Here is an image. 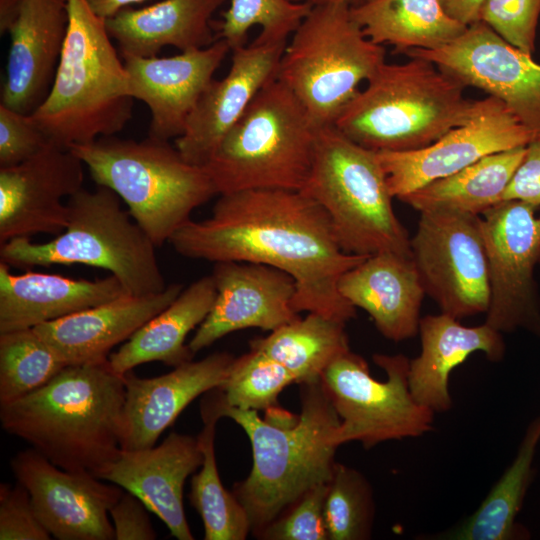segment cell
<instances>
[{"mask_svg": "<svg viewBox=\"0 0 540 540\" xmlns=\"http://www.w3.org/2000/svg\"><path fill=\"white\" fill-rule=\"evenodd\" d=\"M169 243L187 258L258 263L288 273L296 284L298 313H318L344 323L356 316L338 282L368 256L344 252L325 210L300 190L220 194L210 217L190 219Z\"/></svg>", "mask_w": 540, "mask_h": 540, "instance_id": "6da1fadb", "label": "cell"}, {"mask_svg": "<svg viewBox=\"0 0 540 540\" xmlns=\"http://www.w3.org/2000/svg\"><path fill=\"white\" fill-rule=\"evenodd\" d=\"M301 386V413L292 417L278 409L271 420H262L254 410L228 406L220 388L207 392L220 418L234 420L251 443L252 469L232 493L256 536L304 493L328 483L333 475L339 417L321 381Z\"/></svg>", "mask_w": 540, "mask_h": 540, "instance_id": "7a4b0ae2", "label": "cell"}, {"mask_svg": "<svg viewBox=\"0 0 540 540\" xmlns=\"http://www.w3.org/2000/svg\"><path fill=\"white\" fill-rule=\"evenodd\" d=\"M125 385L109 361L67 365L51 381L0 405L2 428L56 466L99 479L121 453Z\"/></svg>", "mask_w": 540, "mask_h": 540, "instance_id": "3957f363", "label": "cell"}, {"mask_svg": "<svg viewBox=\"0 0 540 540\" xmlns=\"http://www.w3.org/2000/svg\"><path fill=\"white\" fill-rule=\"evenodd\" d=\"M128 74L106 28L86 0H68L63 50L50 90L31 115L66 148L114 136L133 115Z\"/></svg>", "mask_w": 540, "mask_h": 540, "instance_id": "277c9868", "label": "cell"}, {"mask_svg": "<svg viewBox=\"0 0 540 540\" xmlns=\"http://www.w3.org/2000/svg\"><path fill=\"white\" fill-rule=\"evenodd\" d=\"M384 63L337 117L334 126L359 145L414 151L468 122L480 100L464 96L458 80L421 57Z\"/></svg>", "mask_w": 540, "mask_h": 540, "instance_id": "5b68a950", "label": "cell"}, {"mask_svg": "<svg viewBox=\"0 0 540 540\" xmlns=\"http://www.w3.org/2000/svg\"><path fill=\"white\" fill-rule=\"evenodd\" d=\"M69 148L98 186L125 202L156 247L169 242L196 208L217 195L204 167L186 161L167 140L110 136Z\"/></svg>", "mask_w": 540, "mask_h": 540, "instance_id": "8992f818", "label": "cell"}, {"mask_svg": "<svg viewBox=\"0 0 540 540\" xmlns=\"http://www.w3.org/2000/svg\"><path fill=\"white\" fill-rule=\"evenodd\" d=\"M68 224L44 243L29 237L1 244L0 259L10 267L83 264L116 277L130 295L163 291L167 285L156 256V246L121 207L119 196L98 186L68 198Z\"/></svg>", "mask_w": 540, "mask_h": 540, "instance_id": "52a82bcc", "label": "cell"}, {"mask_svg": "<svg viewBox=\"0 0 540 540\" xmlns=\"http://www.w3.org/2000/svg\"><path fill=\"white\" fill-rule=\"evenodd\" d=\"M318 127L277 78L255 96L203 166L218 195L249 189L301 190Z\"/></svg>", "mask_w": 540, "mask_h": 540, "instance_id": "ba28073f", "label": "cell"}, {"mask_svg": "<svg viewBox=\"0 0 540 540\" xmlns=\"http://www.w3.org/2000/svg\"><path fill=\"white\" fill-rule=\"evenodd\" d=\"M300 191L325 210L344 252L411 256V238L394 212L378 152L334 125L318 128L312 167Z\"/></svg>", "mask_w": 540, "mask_h": 540, "instance_id": "9c48e42d", "label": "cell"}, {"mask_svg": "<svg viewBox=\"0 0 540 540\" xmlns=\"http://www.w3.org/2000/svg\"><path fill=\"white\" fill-rule=\"evenodd\" d=\"M347 3L312 6L291 35L277 79L316 127L334 125L343 108L386 62V49L365 36Z\"/></svg>", "mask_w": 540, "mask_h": 540, "instance_id": "30bf717a", "label": "cell"}, {"mask_svg": "<svg viewBox=\"0 0 540 540\" xmlns=\"http://www.w3.org/2000/svg\"><path fill=\"white\" fill-rule=\"evenodd\" d=\"M373 360L385 371L386 381L374 379L367 362L351 350L336 358L321 377L340 420L335 435L339 446L357 441L369 449L433 430L435 413L411 393L409 359L403 354H374Z\"/></svg>", "mask_w": 540, "mask_h": 540, "instance_id": "8fae6325", "label": "cell"}, {"mask_svg": "<svg viewBox=\"0 0 540 540\" xmlns=\"http://www.w3.org/2000/svg\"><path fill=\"white\" fill-rule=\"evenodd\" d=\"M420 213L410 247L425 293L458 320L486 313L490 278L481 216L446 209Z\"/></svg>", "mask_w": 540, "mask_h": 540, "instance_id": "7c38bea8", "label": "cell"}, {"mask_svg": "<svg viewBox=\"0 0 540 540\" xmlns=\"http://www.w3.org/2000/svg\"><path fill=\"white\" fill-rule=\"evenodd\" d=\"M537 207L503 200L481 217L486 247L490 304L485 323L501 333L525 329L540 338V296L535 267L540 264Z\"/></svg>", "mask_w": 540, "mask_h": 540, "instance_id": "4fadbf2b", "label": "cell"}, {"mask_svg": "<svg viewBox=\"0 0 540 540\" xmlns=\"http://www.w3.org/2000/svg\"><path fill=\"white\" fill-rule=\"evenodd\" d=\"M465 87L502 101L528 129L540 136V64L478 21L451 43L435 50L413 49Z\"/></svg>", "mask_w": 540, "mask_h": 540, "instance_id": "5bb4252c", "label": "cell"}, {"mask_svg": "<svg viewBox=\"0 0 540 540\" xmlns=\"http://www.w3.org/2000/svg\"><path fill=\"white\" fill-rule=\"evenodd\" d=\"M538 139L540 136L525 127L502 101L487 96L468 122L429 146L414 151H380L378 156L389 190L398 199L488 155L527 146Z\"/></svg>", "mask_w": 540, "mask_h": 540, "instance_id": "9a60e30c", "label": "cell"}, {"mask_svg": "<svg viewBox=\"0 0 540 540\" xmlns=\"http://www.w3.org/2000/svg\"><path fill=\"white\" fill-rule=\"evenodd\" d=\"M10 466L53 538L115 539L109 512L124 489L88 473L61 469L33 448L18 452Z\"/></svg>", "mask_w": 540, "mask_h": 540, "instance_id": "2e32d148", "label": "cell"}, {"mask_svg": "<svg viewBox=\"0 0 540 540\" xmlns=\"http://www.w3.org/2000/svg\"><path fill=\"white\" fill-rule=\"evenodd\" d=\"M84 166L70 148L49 141L29 159L0 168V245L63 232L69 219L63 199L83 188Z\"/></svg>", "mask_w": 540, "mask_h": 540, "instance_id": "e0dca14e", "label": "cell"}, {"mask_svg": "<svg viewBox=\"0 0 540 540\" xmlns=\"http://www.w3.org/2000/svg\"><path fill=\"white\" fill-rule=\"evenodd\" d=\"M216 286L212 308L188 346L195 355L234 331H274L299 318L296 284L286 272L258 263L218 262L211 274Z\"/></svg>", "mask_w": 540, "mask_h": 540, "instance_id": "ac0fdd59", "label": "cell"}, {"mask_svg": "<svg viewBox=\"0 0 540 540\" xmlns=\"http://www.w3.org/2000/svg\"><path fill=\"white\" fill-rule=\"evenodd\" d=\"M287 42L253 40L231 50L228 73L210 82L188 117L183 134L175 139V147L186 161L205 165L258 92L277 78Z\"/></svg>", "mask_w": 540, "mask_h": 540, "instance_id": "d6986e66", "label": "cell"}, {"mask_svg": "<svg viewBox=\"0 0 540 540\" xmlns=\"http://www.w3.org/2000/svg\"><path fill=\"white\" fill-rule=\"evenodd\" d=\"M218 39L208 47L170 57L122 54L129 92L151 112L148 136L169 141L184 132L186 122L227 54Z\"/></svg>", "mask_w": 540, "mask_h": 540, "instance_id": "ffe728a7", "label": "cell"}, {"mask_svg": "<svg viewBox=\"0 0 540 540\" xmlns=\"http://www.w3.org/2000/svg\"><path fill=\"white\" fill-rule=\"evenodd\" d=\"M68 0H18L1 35L10 47L1 103L32 114L47 96L63 50Z\"/></svg>", "mask_w": 540, "mask_h": 540, "instance_id": "44dd1931", "label": "cell"}, {"mask_svg": "<svg viewBox=\"0 0 540 540\" xmlns=\"http://www.w3.org/2000/svg\"><path fill=\"white\" fill-rule=\"evenodd\" d=\"M233 359L229 353L216 352L152 378H139L132 371L125 373L121 449L155 446L160 435L194 399L223 385Z\"/></svg>", "mask_w": 540, "mask_h": 540, "instance_id": "7402d4cb", "label": "cell"}, {"mask_svg": "<svg viewBox=\"0 0 540 540\" xmlns=\"http://www.w3.org/2000/svg\"><path fill=\"white\" fill-rule=\"evenodd\" d=\"M203 453L197 438L171 432L159 445L121 450L101 480L118 485L138 497L165 523L178 540L194 539L183 506V488L190 474L201 467Z\"/></svg>", "mask_w": 540, "mask_h": 540, "instance_id": "603a6c76", "label": "cell"}, {"mask_svg": "<svg viewBox=\"0 0 540 540\" xmlns=\"http://www.w3.org/2000/svg\"><path fill=\"white\" fill-rule=\"evenodd\" d=\"M183 289L173 283L154 294H124L34 330L67 365L106 362L114 347L127 341Z\"/></svg>", "mask_w": 540, "mask_h": 540, "instance_id": "cb8c5ba5", "label": "cell"}, {"mask_svg": "<svg viewBox=\"0 0 540 540\" xmlns=\"http://www.w3.org/2000/svg\"><path fill=\"white\" fill-rule=\"evenodd\" d=\"M340 294L372 318L378 331L395 342L419 332L425 290L411 256L370 255L339 279Z\"/></svg>", "mask_w": 540, "mask_h": 540, "instance_id": "d4e9b609", "label": "cell"}, {"mask_svg": "<svg viewBox=\"0 0 540 540\" xmlns=\"http://www.w3.org/2000/svg\"><path fill=\"white\" fill-rule=\"evenodd\" d=\"M420 354L409 360L408 381L415 400L436 412L452 407L449 391L451 372L475 352L488 360L501 361L505 354L502 333L484 323L469 327L440 313L420 319Z\"/></svg>", "mask_w": 540, "mask_h": 540, "instance_id": "484cf974", "label": "cell"}, {"mask_svg": "<svg viewBox=\"0 0 540 540\" xmlns=\"http://www.w3.org/2000/svg\"><path fill=\"white\" fill-rule=\"evenodd\" d=\"M128 294L113 275L86 280L10 272L0 261V333L34 328Z\"/></svg>", "mask_w": 540, "mask_h": 540, "instance_id": "4316f807", "label": "cell"}, {"mask_svg": "<svg viewBox=\"0 0 540 540\" xmlns=\"http://www.w3.org/2000/svg\"><path fill=\"white\" fill-rule=\"evenodd\" d=\"M227 0H162L139 9L125 8L106 19L122 54L152 57L172 46L181 52L210 46L213 14Z\"/></svg>", "mask_w": 540, "mask_h": 540, "instance_id": "83f0119b", "label": "cell"}, {"mask_svg": "<svg viewBox=\"0 0 540 540\" xmlns=\"http://www.w3.org/2000/svg\"><path fill=\"white\" fill-rule=\"evenodd\" d=\"M215 297L211 275L190 284L109 355L112 370L124 375L148 362L158 361L174 368L191 361L194 354L185 343L186 337L207 317Z\"/></svg>", "mask_w": 540, "mask_h": 540, "instance_id": "f1b7e54d", "label": "cell"}, {"mask_svg": "<svg viewBox=\"0 0 540 540\" xmlns=\"http://www.w3.org/2000/svg\"><path fill=\"white\" fill-rule=\"evenodd\" d=\"M350 11L366 37L392 45L399 54L439 49L467 29L445 12L440 0H368Z\"/></svg>", "mask_w": 540, "mask_h": 540, "instance_id": "f546056e", "label": "cell"}, {"mask_svg": "<svg viewBox=\"0 0 540 540\" xmlns=\"http://www.w3.org/2000/svg\"><path fill=\"white\" fill-rule=\"evenodd\" d=\"M540 442V416L525 431L517 454L478 509L443 538L455 540H515L529 538L516 522L534 478L533 461Z\"/></svg>", "mask_w": 540, "mask_h": 540, "instance_id": "4dcf8cb0", "label": "cell"}, {"mask_svg": "<svg viewBox=\"0 0 540 540\" xmlns=\"http://www.w3.org/2000/svg\"><path fill=\"white\" fill-rule=\"evenodd\" d=\"M526 154V146L488 155L449 176L398 198L419 212L446 209L482 215L502 201Z\"/></svg>", "mask_w": 540, "mask_h": 540, "instance_id": "1f68e13d", "label": "cell"}, {"mask_svg": "<svg viewBox=\"0 0 540 540\" xmlns=\"http://www.w3.org/2000/svg\"><path fill=\"white\" fill-rule=\"evenodd\" d=\"M344 322L309 312L263 338L250 342V348L261 351L285 367L295 383L321 381L328 366L350 350Z\"/></svg>", "mask_w": 540, "mask_h": 540, "instance_id": "d6a6232c", "label": "cell"}, {"mask_svg": "<svg viewBox=\"0 0 540 540\" xmlns=\"http://www.w3.org/2000/svg\"><path fill=\"white\" fill-rule=\"evenodd\" d=\"M201 416L204 426L197 440L203 462L191 479V504L202 519L205 540H244L251 525L241 503L220 480L214 449L215 428L220 416L207 395L201 402Z\"/></svg>", "mask_w": 540, "mask_h": 540, "instance_id": "836d02e7", "label": "cell"}, {"mask_svg": "<svg viewBox=\"0 0 540 540\" xmlns=\"http://www.w3.org/2000/svg\"><path fill=\"white\" fill-rule=\"evenodd\" d=\"M66 366L34 328L0 333V405L43 387Z\"/></svg>", "mask_w": 540, "mask_h": 540, "instance_id": "e575fe53", "label": "cell"}, {"mask_svg": "<svg viewBox=\"0 0 540 540\" xmlns=\"http://www.w3.org/2000/svg\"><path fill=\"white\" fill-rule=\"evenodd\" d=\"M311 8L308 3L289 0H230L218 23V39L233 50L246 45L249 30L259 26L256 42L288 41Z\"/></svg>", "mask_w": 540, "mask_h": 540, "instance_id": "d590c367", "label": "cell"}, {"mask_svg": "<svg viewBox=\"0 0 540 540\" xmlns=\"http://www.w3.org/2000/svg\"><path fill=\"white\" fill-rule=\"evenodd\" d=\"M375 515L373 491L357 470L336 463L325 500L329 540H366Z\"/></svg>", "mask_w": 540, "mask_h": 540, "instance_id": "8d00e7d4", "label": "cell"}, {"mask_svg": "<svg viewBox=\"0 0 540 540\" xmlns=\"http://www.w3.org/2000/svg\"><path fill=\"white\" fill-rule=\"evenodd\" d=\"M295 383L293 375L261 351L251 349L234 358L220 387L228 406L242 410H276L279 394Z\"/></svg>", "mask_w": 540, "mask_h": 540, "instance_id": "74e56055", "label": "cell"}, {"mask_svg": "<svg viewBox=\"0 0 540 540\" xmlns=\"http://www.w3.org/2000/svg\"><path fill=\"white\" fill-rule=\"evenodd\" d=\"M328 483L319 484L304 493L269 523L258 537L266 540H328L325 520Z\"/></svg>", "mask_w": 540, "mask_h": 540, "instance_id": "f35d334b", "label": "cell"}, {"mask_svg": "<svg viewBox=\"0 0 540 540\" xmlns=\"http://www.w3.org/2000/svg\"><path fill=\"white\" fill-rule=\"evenodd\" d=\"M540 0H485L480 21L522 52L535 51Z\"/></svg>", "mask_w": 540, "mask_h": 540, "instance_id": "ab89813d", "label": "cell"}, {"mask_svg": "<svg viewBox=\"0 0 540 540\" xmlns=\"http://www.w3.org/2000/svg\"><path fill=\"white\" fill-rule=\"evenodd\" d=\"M50 533L39 520L27 489L20 483L0 485V539L49 540Z\"/></svg>", "mask_w": 540, "mask_h": 540, "instance_id": "60d3db41", "label": "cell"}, {"mask_svg": "<svg viewBox=\"0 0 540 540\" xmlns=\"http://www.w3.org/2000/svg\"><path fill=\"white\" fill-rule=\"evenodd\" d=\"M49 141L31 115L0 104V168L29 159Z\"/></svg>", "mask_w": 540, "mask_h": 540, "instance_id": "b9f144b4", "label": "cell"}, {"mask_svg": "<svg viewBox=\"0 0 540 540\" xmlns=\"http://www.w3.org/2000/svg\"><path fill=\"white\" fill-rule=\"evenodd\" d=\"M144 503L125 491L110 509L116 540H153L157 538Z\"/></svg>", "mask_w": 540, "mask_h": 540, "instance_id": "7bdbcfd3", "label": "cell"}, {"mask_svg": "<svg viewBox=\"0 0 540 540\" xmlns=\"http://www.w3.org/2000/svg\"><path fill=\"white\" fill-rule=\"evenodd\" d=\"M503 200L540 206V139L526 146V154L506 187Z\"/></svg>", "mask_w": 540, "mask_h": 540, "instance_id": "ee69618b", "label": "cell"}, {"mask_svg": "<svg viewBox=\"0 0 540 540\" xmlns=\"http://www.w3.org/2000/svg\"><path fill=\"white\" fill-rule=\"evenodd\" d=\"M440 2L452 19L468 27L480 21L479 12L485 0H440Z\"/></svg>", "mask_w": 540, "mask_h": 540, "instance_id": "f6af8a7d", "label": "cell"}, {"mask_svg": "<svg viewBox=\"0 0 540 540\" xmlns=\"http://www.w3.org/2000/svg\"><path fill=\"white\" fill-rule=\"evenodd\" d=\"M148 0H86L91 10L98 16L108 19L133 4Z\"/></svg>", "mask_w": 540, "mask_h": 540, "instance_id": "bcb514c9", "label": "cell"}, {"mask_svg": "<svg viewBox=\"0 0 540 540\" xmlns=\"http://www.w3.org/2000/svg\"><path fill=\"white\" fill-rule=\"evenodd\" d=\"M289 1L297 2V3H308L312 6L326 4V3H336V2H343V3L349 4L350 6H356L368 0H289Z\"/></svg>", "mask_w": 540, "mask_h": 540, "instance_id": "7dc6e473", "label": "cell"}]
</instances>
